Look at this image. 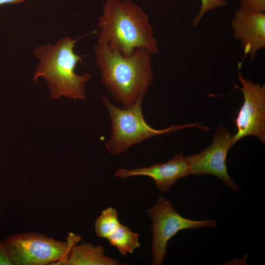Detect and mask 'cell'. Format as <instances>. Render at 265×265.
Wrapping results in <instances>:
<instances>
[{"label":"cell","mask_w":265,"mask_h":265,"mask_svg":"<svg viewBox=\"0 0 265 265\" xmlns=\"http://www.w3.org/2000/svg\"><path fill=\"white\" fill-rule=\"evenodd\" d=\"M120 224L116 209L107 208L102 212L95 221L96 234L100 238H106Z\"/></svg>","instance_id":"cell-13"},{"label":"cell","mask_w":265,"mask_h":265,"mask_svg":"<svg viewBox=\"0 0 265 265\" xmlns=\"http://www.w3.org/2000/svg\"><path fill=\"white\" fill-rule=\"evenodd\" d=\"M238 65V79L244 101L234 122L237 129L234 134L235 144L249 135L258 138L265 143V85L243 78Z\"/></svg>","instance_id":"cell-7"},{"label":"cell","mask_w":265,"mask_h":265,"mask_svg":"<svg viewBox=\"0 0 265 265\" xmlns=\"http://www.w3.org/2000/svg\"><path fill=\"white\" fill-rule=\"evenodd\" d=\"M98 43L129 56L137 49L153 55L158 44L148 15L132 0H106L98 24Z\"/></svg>","instance_id":"cell-2"},{"label":"cell","mask_w":265,"mask_h":265,"mask_svg":"<svg viewBox=\"0 0 265 265\" xmlns=\"http://www.w3.org/2000/svg\"><path fill=\"white\" fill-rule=\"evenodd\" d=\"M0 265H14L4 241L0 239Z\"/></svg>","instance_id":"cell-16"},{"label":"cell","mask_w":265,"mask_h":265,"mask_svg":"<svg viewBox=\"0 0 265 265\" xmlns=\"http://www.w3.org/2000/svg\"><path fill=\"white\" fill-rule=\"evenodd\" d=\"M201 6L197 15L192 21V26L196 27L207 12L217 8L225 6L227 0H200Z\"/></svg>","instance_id":"cell-14"},{"label":"cell","mask_w":265,"mask_h":265,"mask_svg":"<svg viewBox=\"0 0 265 265\" xmlns=\"http://www.w3.org/2000/svg\"><path fill=\"white\" fill-rule=\"evenodd\" d=\"M233 137L234 134L226 127L218 125L211 144L200 153L187 157L190 174L213 175L231 189L238 191L226 165L228 151L234 145Z\"/></svg>","instance_id":"cell-8"},{"label":"cell","mask_w":265,"mask_h":265,"mask_svg":"<svg viewBox=\"0 0 265 265\" xmlns=\"http://www.w3.org/2000/svg\"><path fill=\"white\" fill-rule=\"evenodd\" d=\"M81 236L70 233L66 241L32 232L18 233L4 241L14 265H62Z\"/></svg>","instance_id":"cell-5"},{"label":"cell","mask_w":265,"mask_h":265,"mask_svg":"<svg viewBox=\"0 0 265 265\" xmlns=\"http://www.w3.org/2000/svg\"><path fill=\"white\" fill-rule=\"evenodd\" d=\"M106 239L123 256L133 253L135 249L140 246L138 234L121 223Z\"/></svg>","instance_id":"cell-12"},{"label":"cell","mask_w":265,"mask_h":265,"mask_svg":"<svg viewBox=\"0 0 265 265\" xmlns=\"http://www.w3.org/2000/svg\"><path fill=\"white\" fill-rule=\"evenodd\" d=\"M190 174V169L187 157L182 153L163 163H156L149 167L133 169L119 168L115 176L121 178L143 176L152 178L161 192H167L178 180Z\"/></svg>","instance_id":"cell-10"},{"label":"cell","mask_w":265,"mask_h":265,"mask_svg":"<svg viewBox=\"0 0 265 265\" xmlns=\"http://www.w3.org/2000/svg\"><path fill=\"white\" fill-rule=\"evenodd\" d=\"M26 0H0V7L6 4L19 3Z\"/></svg>","instance_id":"cell-17"},{"label":"cell","mask_w":265,"mask_h":265,"mask_svg":"<svg viewBox=\"0 0 265 265\" xmlns=\"http://www.w3.org/2000/svg\"><path fill=\"white\" fill-rule=\"evenodd\" d=\"M77 40L68 36L60 39L54 45H41L34 51L39 62L33 80L36 83L40 77L44 78L53 99L62 96L74 100L86 99L85 85L92 76L89 73L79 75L75 72L77 64L83 63V56L74 51Z\"/></svg>","instance_id":"cell-3"},{"label":"cell","mask_w":265,"mask_h":265,"mask_svg":"<svg viewBox=\"0 0 265 265\" xmlns=\"http://www.w3.org/2000/svg\"><path fill=\"white\" fill-rule=\"evenodd\" d=\"M143 100H139L130 107L122 109L113 104L106 95L102 97L112 126L111 136L105 146L112 155H119L131 146L157 135L190 127H197L204 131L209 130L199 122L173 125L164 129H155L144 119L142 109Z\"/></svg>","instance_id":"cell-4"},{"label":"cell","mask_w":265,"mask_h":265,"mask_svg":"<svg viewBox=\"0 0 265 265\" xmlns=\"http://www.w3.org/2000/svg\"><path fill=\"white\" fill-rule=\"evenodd\" d=\"M239 8L252 12L265 13V0H239Z\"/></svg>","instance_id":"cell-15"},{"label":"cell","mask_w":265,"mask_h":265,"mask_svg":"<svg viewBox=\"0 0 265 265\" xmlns=\"http://www.w3.org/2000/svg\"><path fill=\"white\" fill-rule=\"evenodd\" d=\"M152 219L153 264L161 265L165 258L169 240L182 230L201 228H215L212 219L192 220L180 215L174 209L170 200L160 196L157 204L147 211Z\"/></svg>","instance_id":"cell-6"},{"label":"cell","mask_w":265,"mask_h":265,"mask_svg":"<svg viewBox=\"0 0 265 265\" xmlns=\"http://www.w3.org/2000/svg\"><path fill=\"white\" fill-rule=\"evenodd\" d=\"M95 64L107 91L124 108L143 99L153 81L152 54L137 49L129 56L97 43L94 47Z\"/></svg>","instance_id":"cell-1"},{"label":"cell","mask_w":265,"mask_h":265,"mask_svg":"<svg viewBox=\"0 0 265 265\" xmlns=\"http://www.w3.org/2000/svg\"><path fill=\"white\" fill-rule=\"evenodd\" d=\"M235 39L240 41L244 57L253 60L258 51L265 47V13L238 8L231 22Z\"/></svg>","instance_id":"cell-9"},{"label":"cell","mask_w":265,"mask_h":265,"mask_svg":"<svg viewBox=\"0 0 265 265\" xmlns=\"http://www.w3.org/2000/svg\"><path fill=\"white\" fill-rule=\"evenodd\" d=\"M117 260L107 257L101 245L88 243L75 244L71 248L63 265H117Z\"/></svg>","instance_id":"cell-11"}]
</instances>
